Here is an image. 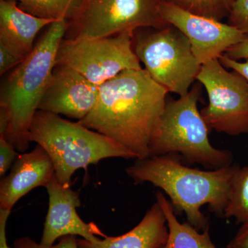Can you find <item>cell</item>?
I'll use <instances>...</instances> for the list:
<instances>
[{"label":"cell","instance_id":"7c38bea8","mask_svg":"<svg viewBox=\"0 0 248 248\" xmlns=\"http://www.w3.org/2000/svg\"><path fill=\"white\" fill-rule=\"evenodd\" d=\"M48 195V208L40 244L52 246L57 239L68 235L81 236L91 242L107 237L93 222L86 223L80 218L77 208L81 205L79 195L71 186L60 184L56 177L46 187Z\"/></svg>","mask_w":248,"mask_h":248},{"label":"cell","instance_id":"2e32d148","mask_svg":"<svg viewBox=\"0 0 248 248\" xmlns=\"http://www.w3.org/2000/svg\"><path fill=\"white\" fill-rule=\"evenodd\" d=\"M156 202L164 212L169 228V237L160 248H217L210 238V228L200 232L190 223L179 222L172 204L161 191L156 193Z\"/></svg>","mask_w":248,"mask_h":248},{"label":"cell","instance_id":"7402d4cb","mask_svg":"<svg viewBox=\"0 0 248 248\" xmlns=\"http://www.w3.org/2000/svg\"><path fill=\"white\" fill-rule=\"evenodd\" d=\"M18 155L15 147L4 137H0V176L1 177L12 167Z\"/></svg>","mask_w":248,"mask_h":248},{"label":"cell","instance_id":"4316f807","mask_svg":"<svg viewBox=\"0 0 248 248\" xmlns=\"http://www.w3.org/2000/svg\"><path fill=\"white\" fill-rule=\"evenodd\" d=\"M10 213V210L0 209V248H10L6 238V224Z\"/></svg>","mask_w":248,"mask_h":248},{"label":"cell","instance_id":"9c48e42d","mask_svg":"<svg viewBox=\"0 0 248 248\" xmlns=\"http://www.w3.org/2000/svg\"><path fill=\"white\" fill-rule=\"evenodd\" d=\"M197 81L208 93V104L201 114L210 130L231 136L248 133V81L228 71L218 59L202 65Z\"/></svg>","mask_w":248,"mask_h":248},{"label":"cell","instance_id":"5b68a950","mask_svg":"<svg viewBox=\"0 0 248 248\" xmlns=\"http://www.w3.org/2000/svg\"><path fill=\"white\" fill-rule=\"evenodd\" d=\"M200 97V86L195 85L186 95L166 101L152 136L149 156L178 155L188 164L209 170L232 166V153L210 143V128L198 109Z\"/></svg>","mask_w":248,"mask_h":248},{"label":"cell","instance_id":"5bb4252c","mask_svg":"<svg viewBox=\"0 0 248 248\" xmlns=\"http://www.w3.org/2000/svg\"><path fill=\"white\" fill-rule=\"evenodd\" d=\"M169 237L167 221L155 202L141 221L131 231L118 236H107L96 242L78 239L79 248H160Z\"/></svg>","mask_w":248,"mask_h":248},{"label":"cell","instance_id":"ffe728a7","mask_svg":"<svg viewBox=\"0 0 248 248\" xmlns=\"http://www.w3.org/2000/svg\"><path fill=\"white\" fill-rule=\"evenodd\" d=\"M228 24L248 36V0H236L228 17Z\"/></svg>","mask_w":248,"mask_h":248},{"label":"cell","instance_id":"6da1fadb","mask_svg":"<svg viewBox=\"0 0 248 248\" xmlns=\"http://www.w3.org/2000/svg\"><path fill=\"white\" fill-rule=\"evenodd\" d=\"M169 93L144 68L123 71L99 86L95 107L78 122L128 148L137 159L148 157Z\"/></svg>","mask_w":248,"mask_h":248},{"label":"cell","instance_id":"4fadbf2b","mask_svg":"<svg viewBox=\"0 0 248 248\" xmlns=\"http://www.w3.org/2000/svg\"><path fill=\"white\" fill-rule=\"evenodd\" d=\"M54 176L53 161L40 145L18 155L11 172L0 183V209L11 211L22 197L35 187H46Z\"/></svg>","mask_w":248,"mask_h":248},{"label":"cell","instance_id":"ba28073f","mask_svg":"<svg viewBox=\"0 0 248 248\" xmlns=\"http://www.w3.org/2000/svg\"><path fill=\"white\" fill-rule=\"evenodd\" d=\"M135 31L100 38L63 39L57 64L73 68L97 86L128 70L141 69L133 48Z\"/></svg>","mask_w":248,"mask_h":248},{"label":"cell","instance_id":"9a60e30c","mask_svg":"<svg viewBox=\"0 0 248 248\" xmlns=\"http://www.w3.org/2000/svg\"><path fill=\"white\" fill-rule=\"evenodd\" d=\"M53 22L27 14L17 0H0V43L23 57L33 50L39 32Z\"/></svg>","mask_w":248,"mask_h":248},{"label":"cell","instance_id":"30bf717a","mask_svg":"<svg viewBox=\"0 0 248 248\" xmlns=\"http://www.w3.org/2000/svg\"><path fill=\"white\" fill-rule=\"evenodd\" d=\"M161 17L181 31L190 42L200 64L217 60L232 47L246 40L247 35L228 23L202 17L163 0Z\"/></svg>","mask_w":248,"mask_h":248},{"label":"cell","instance_id":"d4e9b609","mask_svg":"<svg viewBox=\"0 0 248 248\" xmlns=\"http://www.w3.org/2000/svg\"><path fill=\"white\" fill-rule=\"evenodd\" d=\"M227 248H248V223L241 226Z\"/></svg>","mask_w":248,"mask_h":248},{"label":"cell","instance_id":"8fae6325","mask_svg":"<svg viewBox=\"0 0 248 248\" xmlns=\"http://www.w3.org/2000/svg\"><path fill=\"white\" fill-rule=\"evenodd\" d=\"M99 86L73 68L56 64L38 110L84 120L97 104Z\"/></svg>","mask_w":248,"mask_h":248},{"label":"cell","instance_id":"603a6c76","mask_svg":"<svg viewBox=\"0 0 248 248\" xmlns=\"http://www.w3.org/2000/svg\"><path fill=\"white\" fill-rule=\"evenodd\" d=\"M25 58V57L0 43V76H2L10 70L16 68Z\"/></svg>","mask_w":248,"mask_h":248},{"label":"cell","instance_id":"484cf974","mask_svg":"<svg viewBox=\"0 0 248 248\" xmlns=\"http://www.w3.org/2000/svg\"><path fill=\"white\" fill-rule=\"evenodd\" d=\"M224 55L228 58L237 61L248 60V37L232 47Z\"/></svg>","mask_w":248,"mask_h":248},{"label":"cell","instance_id":"7a4b0ae2","mask_svg":"<svg viewBox=\"0 0 248 248\" xmlns=\"http://www.w3.org/2000/svg\"><path fill=\"white\" fill-rule=\"evenodd\" d=\"M179 155H165L136 159L125 169L136 184L151 183L164 191L175 213L185 214L187 221L200 231L210 228L201 208L208 205L223 217L233 177L239 166L203 170L182 164Z\"/></svg>","mask_w":248,"mask_h":248},{"label":"cell","instance_id":"e0dca14e","mask_svg":"<svg viewBox=\"0 0 248 248\" xmlns=\"http://www.w3.org/2000/svg\"><path fill=\"white\" fill-rule=\"evenodd\" d=\"M18 6L35 17L58 21L76 17L84 0H17Z\"/></svg>","mask_w":248,"mask_h":248},{"label":"cell","instance_id":"52a82bcc","mask_svg":"<svg viewBox=\"0 0 248 248\" xmlns=\"http://www.w3.org/2000/svg\"><path fill=\"white\" fill-rule=\"evenodd\" d=\"M163 0H84L70 21L68 39L85 40L117 35L144 28L169 25L161 17Z\"/></svg>","mask_w":248,"mask_h":248},{"label":"cell","instance_id":"44dd1931","mask_svg":"<svg viewBox=\"0 0 248 248\" xmlns=\"http://www.w3.org/2000/svg\"><path fill=\"white\" fill-rule=\"evenodd\" d=\"M78 239L74 235H68L63 236L57 244L52 246H45L40 243L35 242L34 240L24 236L19 238L15 241L14 248H79L78 246Z\"/></svg>","mask_w":248,"mask_h":248},{"label":"cell","instance_id":"cb8c5ba5","mask_svg":"<svg viewBox=\"0 0 248 248\" xmlns=\"http://www.w3.org/2000/svg\"><path fill=\"white\" fill-rule=\"evenodd\" d=\"M219 60L226 68L237 72L241 76H244L248 81V60H246L244 62L237 61L223 55Z\"/></svg>","mask_w":248,"mask_h":248},{"label":"cell","instance_id":"ac0fdd59","mask_svg":"<svg viewBox=\"0 0 248 248\" xmlns=\"http://www.w3.org/2000/svg\"><path fill=\"white\" fill-rule=\"evenodd\" d=\"M223 217L248 223V166H239L234 173Z\"/></svg>","mask_w":248,"mask_h":248},{"label":"cell","instance_id":"3957f363","mask_svg":"<svg viewBox=\"0 0 248 248\" xmlns=\"http://www.w3.org/2000/svg\"><path fill=\"white\" fill-rule=\"evenodd\" d=\"M66 19L55 21L39 39L32 52L2 81L0 109L7 113L4 137L24 153L31 143L29 130L57 64L59 48L68 28Z\"/></svg>","mask_w":248,"mask_h":248},{"label":"cell","instance_id":"d6986e66","mask_svg":"<svg viewBox=\"0 0 248 248\" xmlns=\"http://www.w3.org/2000/svg\"><path fill=\"white\" fill-rule=\"evenodd\" d=\"M202 17L222 22L228 18L236 0H166Z\"/></svg>","mask_w":248,"mask_h":248},{"label":"cell","instance_id":"8992f818","mask_svg":"<svg viewBox=\"0 0 248 248\" xmlns=\"http://www.w3.org/2000/svg\"><path fill=\"white\" fill-rule=\"evenodd\" d=\"M133 48L139 60L156 83L179 97L190 91L202 65L196 60L190 42L177 28L135 31Z\"/></svg>","mask_w":248,"mask_h":248},{"label":"cell","instance_id":"277c9868","mask_svg":"<svg viewBox=\"0 0 248 248\" xmlns=\"http://www.w3.org/2000/svg\"><path fill=\"white\" fill-rule=\"evenodd\" d=\"M31 142L47 152L60 184L71 186V178L80 169L87 170L108 158L137 159L136 155L106 135L61 116L37 110L29 130Z\"/></svg>","mask_w":248,"mask_h":248}]
</instances>
